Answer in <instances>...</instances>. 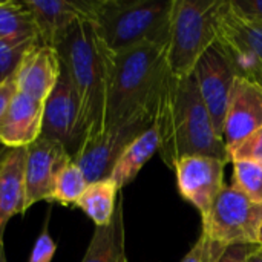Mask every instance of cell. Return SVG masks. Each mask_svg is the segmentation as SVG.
Returning <instances> with one entry per match:
<instances>
[{
    "instance_id": "obj_20",
    "label": "cell",
    "mask_w": 262,
    "mask_h": 262,
    "mask_svg": "<svg viewBox=\"0 0 262 262\" xmlns=\"http://www.w3.org/2000/svg\"><path fill=\"white\" fill-rule=\"evenodd\" d=\"M120 189L112 178H104L88 184L75 207L86 213L95 227L107 226L115 213Z\"/></svg>"
},
{
    "instance_id": "obj_23",
    "label": "cell",
    "mask_w": 262,
    "mask_h": 262,
    "mask_svg": "<svg viewBox=\"0 0 262 262\" xmlns=\"http://www.w3.org/2000/svg\"><path fill=\"white\" fill-rule=\"evenodd\" d=\"M233 184L252 201L262 204V163L233 161Z\"/></svg>"
},
{
    "instance_id": "obj_9",
    "label": "cell",
    "mask_w": 262,
    "mask_h": 262,
    "mask_svg": "<svg viewBox=\"0 0 262 262\" xmlns=\"http://www.w3.org/2000/svg\"><path fill=\"white\" fill-rule=\"evenodd\" d=\"M40 137L61 144L72 158L86 138L78 94L63 64L57 84L45 100Z\"/></svg>"
},
{
    "instance_id": "obj_8",
    "label": "cell",
    "mask_w": 262,
    "mask_h": 262,
    "mask_svg": "<svg viewBox=\"0 0 262 262\" xmlns=\"http://www.w3.org/2000/svg\"><path fill=\"white\" fill-rule=\"evenodd\" d=\"M218 43L227 54L236 77L262 88V26L241 20L223 0L218 14Z\"/></svg>"
},
{
    "instance_id": "obj_15",
    "label": "cell",
    "mask_w": 262,
    "mask_h": 262,
    "mask_svg": "<svg viewBox=\"0 0 262 262\" xmlns=\"http://www.w3.org/2000/svg\"><path fill=\"white\" fill-rule=\"evenodd\" d=\"M61 74V60L55 48L41 45L40 40L32 45L14 75L17 91L35 100L45 101Z\"/></svg>"
},
{
    "instance_id": "obj_33",
    "label": "cell",
    "mask_w": 262,
    "mask_h": 262,
    "mask_svg": "<svg viewBox=\"0 0 262 262\" xmlns=\"http://www.w3.org/2000/svg\"><path fill=\"white\" fill-rule=\"evenodd\" d=\"M258 243L262 246V227H261V230H259V239H258Z\"/></svg>"
},
{
    "instance_id": "obj_18",
    "label": "cell",
    "mask_w": 262,
    "mask_h": 262,
    "mask_svg": "<svg viewBox=\"0 0 262 262\" xmlns=\"http://www.w3.org/2000/svg\"><path fill=\"white\" fill-rule=\"evenodd\" d=\"M81 262H127L121 196L118 198L112 221L107 226L95 227Z\"/></svg>"
},
{
    "instance_id": "obj_12",
    "label": "cell",
    "mask_w": 262,
    "mask_h": 262,
    "mask_svg": "<svg viewBox=\"0 0 262 262\" xmlns=\"http://www.w3.org/2000/svg\"><path fill=\"white\" fill-rule=\"evenodd\" d=\"M71 161L72 157L61 144L43 137L26 147L25 213L35 203H49L60 172Z\"/></svg>"
},
{
    "instance_id": "obj_32",
    "label": "cell",
    "mask_w": 262,
    "mask_h": 262,
    "mask_svg": "<svg viewBox=\"0 0 262 262\" xmlns=\"http://www.w3.org/2000/svg\"><path fill=\"white\" fill-rule=\"evenodd\" d=\"M0 262H6L5 250H3V238H0Z\"/></svg>"
},
{
    "instance_id": "obj_4",
    "label": "cell",
    "mask_w": 262,
    "mask_h": 262,
    "mask_svg": "<svg viewBox=\"0 0 262 262\" xmlns=\"http://www.w3.org/2000/svg\"><path fill=\"white\" fill-rule=\"evenodd\" d=\"M173 0H95L91 21L111 52L140 45L166 46Z\"/></svg>"
},
{
    "instance_id": "obj_10",
    "label": "cell",
    "mask_w": 262,
    "mask_h": 262,
    "mask_svg": "<svg viewBox=\"0 0 262 262\" xmlns=\"http://www.w3.org/2000/svg\"><path fill=\"white\" fill-rule=\"evenodd\" d=\"M193 74L201 98L212 120L213 129L216 135L223 138L224 121L230 103L232 89L236 80V72L218 41L204 52Z\"/></svg>"
},
{
    "instance_id": "obj_31",
    "label": "cell",
    "mask_w": 262,
    "mask_h": 262,
    "mask_svg": "<svg viewBox=\"0 0 262 262\" xmlns=\"http://www.w3.org/2000/svg\"><path fill=\"white\" fill-rule=\"evenodd\" d=\"M247 262H262V246L259 244L247 258Z\"/></svg>"
},
{
    "instance_id": "obj_22",
    "label": "cell",
    "mask_w": 262,
    "mask_h": 262,
    "mask_svg": "<svg viewBox=\"0 0 262 262\" xmlns=\"http://www.w3.org/2000/svg\"><path fill=\"white\" fill-rule=\"evenodd\" d=\"M31 34L37 32L25 2H0V38Z\"/></svg>"
},
{
    "instance_id": "obj_21",
    "label": "cell",
    "mask_w": 262,
    "mask_h": 262,
    "mask_svg": "<svg viewBox=\"0 0 262 262\" xmlns=\"http://www.w3.org/2000/svg\"><path fill=\"white\" fill-rule=\"evenodd\" d=\"M88 184L89 183L83 170L74 161H71L60 172L49 203H57L64 207H75L77 201L86 190Z\"/></svg>"
},
{
    "instance_id": "obj_27",
    "label": "cell",
    "mask_w": 262,
    "mask_h": 262,
    "mask_svg": "<svg viewBox=\"0 0 262 262\" xmlns=\"http://www.w3.org/2000/svg\"><path fill=\"white\" fill-rule=\"evenodd\" d=\"M55 252H57V244L49 235V215H48V218L45 220L43 229L34 243L28 262H51Z\"/></svg>"
},
{
    "instance_id": "obj_7",
    "label": "cell",
    "mask_w": 262,
    "mask_h": 262,
    "mask_svg": "<svg viewBox=\"0 0 262 262\" xmlns=\"http://www.w3.org/2000/svg\"><path fill=\"white\" fill-rule=\"evenodd\" d=\"M152 126L154 112L140 114L117 127L86 140L72 161L83 170L89 184L109 178L124 149Z\"/></svg>"
},
{
    "instance_id": "obj_14",
    "label": "cell",
    "mask_w": 262,
    "mask_h": 262,
    "mask_svg": "<svg viewBox=\"0 0 262 262\" xmlns=\"http://www.w3.org/2000/svg\"><path fill=\"white\" fill-rule=\"evenodd\" d=\"M262 127V88L236 77L224 121V143L230 152Z\"/></svg>"
},
{
    "instance_id": "obj_30",
    "label": "cell",
    "mask_w": 262,
    "mask_h": 262,
    "mask_svg": "<svg viewBox=\"0 0 262 262\" xmlns=\"http://www.w3.org/2000/svg\"><path fill=\"white\" fill-rule=\"evenodd\" d=\"M15 94H17V86H15L14 78H11L6 83L0 84V118L3 117L8 104L11 103V100L14 98Z\"/></svg>"
},
{
    "instance_id": "obj_13",
    "label": "cell",
    "mask_w": 262,
    "mask_h": 262,
    "mask_svg": "<svg viewBox=\"0 0 262 262\" xmlns=\"http://www.w3.org/2000/svg\"><path fill=\"white\" fill-rule=\"evenodd\" d=\"M41 45L57 48L78 20H91L95 0H23Z\"/></svg>"
},
{
    "instance_id": "obj_26",
    "label": "cell",
    "mask_w": 262,
    "mask_h": 262,
    "mask_svg": "<svg viewBox=\"0 0 262 262\" xmlns=\"http://www.w3.org/2000/svg\"><path fill=\"white\" fill-rule=\"evenodd\" d=\"M230 161H252L262 163V127L243 140L232 152Z\"/></svg>"
},
{
    "instance_id": "obj_29",
    "label": "cell",
    "mask_w": 262,
    "mask_h": 262,
    "mask_svg": "<svg viewBox=\"0 0 262 262\" xmlns=\"http://www.w3.org/2000/svg\"><path fill=\"white\" fill-rule=\"evenodd\" d=\"M259 244H230L218 262H247L249 255Z\"/></svg>"
},
{
    "instance_id": "obj_1",
    "label": "cell",
    "mask_w": 262,
    "mask_h": 262,
    "mask_svg": "<svg viewBox=\"0 0 262 262\" xmlns=\"http://www.w3.org/2000/svg\"><path fill=\"white\" fill-rule=\"evenodd\" d=\"M154 127L161 160L172 170L181 158L193 155L230 161L224 140L213 129L193 72L181 78L170 72L166 75L154 106Z\"/></svg>"
},
{
    "instance_id": "obj_3",
    "label": "cell",
    "mask_w": 262,
    "mask_h": 262,
    "mask_svg": "<svg viewBox=\"0 0 262 262\" xmlns=\"http://www.w3.org/2000/svg\"><path fill=\"white\" fill-rule=\"evenodd\" d=\"M80 100L84 141L103 132L109 49L98 38L91 20H78L55 48Z\"/></svg>"
},
{
    "instance_id": "obj_17",
    "label": "cell",
    "mask_w": 262,
    "mask_h": 262,
    "mask_svg": "<svg viewBox=\"0 0 262 262\" xmlns=\"http://www.w3.org/2000/svg\"><path fill=\"white\" fill-rule=\"evenodd\" d=\"M25 163L26 147L0 149V238L8 221L25 215Z\"/></svg>"
},
{
    "instance_id": "obj_16",
    "label": "cell",
    "mask_w": 262,
    "mask_h": 262,
    "mask_svg": "<svg viewBox=\"0 0 262 262\" xmlns=\"http://www.w3.org/2000/svg\"><path fill=\"white\" fill-rule=\"evenodd\" d=\"M45 101L17 91L0 118V146L28 147L41 135Z\"/></svg>"
},
{
    "instance_id": "obj_19",
    "label": "cell",
    "mask_w": 262,
    "mask_h": 262,
    "mask_svg": "<svg viewBox=\"0 0 262 262\" xmlns=\"http://www.w3.org/2000/svg\"><path fill=\"white\" fill-rule=\"evenodd\" d=\"M158 149H160L158 134L152 126L147 130H144L140 137H137L124 149L109 178H112L118 186V189L121 190L137 178L143 166L158 152Z\"/></svg>"
},
{
    "instance_id": "obj_6",
    "label": "cell",
    "mask_w": 262,
    "mask_h": 262,
    "mask_svg": "<svg viewBox=\"0 0 262 262\" xmlns=\"http://www.w3.org/2000/svg\"><path fill=\"white\" fill-rule=\"evenodd\" d=\"M262 204L252 201L235 184L226 186L203 220V233L223 244H259Z\"/></svg>"
},
{
    "instance_id": "obj_25",
    "label": "cell",
    "mask_w": 262,
    "mask_h": 262,
    "mask_svg": "<svg viewBox=\"0 0 262 262\" xmlns=\"http://www.w3.org/2000/svg\"><path fill=\"white\" fill-rule=\"evenodd\" d=\"M229 246L213 241L206 233H201L198 241L189 250V253L181 259V262H218Z\"/></svg>"
},
{
    "instance_id": "obj_2",
    "label": "cell",
    "mask_w": 262,
    "mask_h": 262,
    "mask_svg": "<svg viewBox=\"0 0 262 262\" xmlns=\"http://www.w3.org/2000/svg\"><path fill=\"white\" fill-rule=\"evenodd\" d=\"M166 46L140 45L121 52L109 51V74L103 130L154 112L161 84L169 74Z\"/></svg>"
},
{
    "instance_id": "obj_11",
    "label": "cell",
    "mask_w": 262,
    "mask_h": 262,
    "mask_svg": "<svg viewBox=\"0 0 262 262\" xmlns=\"http://www.w3.org/2000/svg\"><path fill=\"white\" fill-rule=\"evenodd\" d=\"M226 164L213 157L193 155L181 158L173 169L180 195L200 212L203 220L207 218L215 200L226 187Z\"/></svg>"
},
{
    "instance_id": "obj_28",
    "label": "cell",
    "mask_w": 262,
    "mask_h": 262,
    "mask_svg": "<svg viewBox=\"0 0 262 262\" xmlns=\"http://www.w3.org/2000/svg\"><path fill=\"white\" fill-rule=\"evenodd\" d=\"M229 5L241 20L262 26V0H229Z\"/></svg>"
},
{
    "instance_id": "obj_5",
    "label": "cell",
    "mask_w": 262,
    "mask_h": 262,
    "mask_svg": "<svg viewBox=\"0 0 262 262\" xmlns=\"http://www.w3.org/2000/svg\"><path fill=\"white\" fill-rule=\"evenodd\" d=\"M223 0H173L166 63L173 77L190 75L204 52L218 41Z\"/></svg>"
},
{
    "instance_id": "obj_24",
    "label": "cell",
    "mask_w": 262,
    "mask_h": 262,
    "mask_svg": "<svg viewBox=\"0 0 262 262\" xmlns=\"http://www.w3.org/2000/svg\"><path fill=\"white\" fill-rule=\"evenodd\" d=\"M37 41H38V37L34 35V37L26 38L23 41L6 46V48H3L0 51V84H3L8 80L14 78L20 63L23 60V55Z\"/></svg>"
}]
</instances>
